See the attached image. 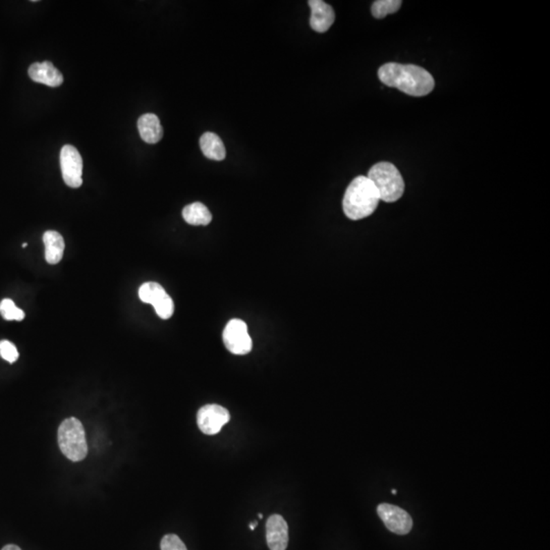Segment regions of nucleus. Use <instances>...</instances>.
<instances>
[{"instance_id":"f257e3e1","label":"nucleus","mask_w":550,"mask_h":550,"mask_svg":"<svg viewBox=\"0 0 550 550\" xmlns=\"http://www.w3.org/2000/svg\"><path fill=\"white\" fill-rule=\"evenodd\" d=\"M378 77L383 84L415 97L428 95L435 86L430 72L415 64H383L378 70Z\"/></svg>"},{"instance_id":"f03ea898","label":"nucleus","mask_w":550,"mask_h":550,"mask_svg":"<svg viewBox=\"0 0 550 550\" xmlns=\"http://www.w3.org/2000/svg\"><path fill=\"white\" fill-rule=\"evenodd\" d=\"M380 201V194L373 183L365 175H359L344 193L342 209L346 217L360 220L373 214Z\"/></svg>"},{"instance_id":"7ed1b4c3","label":"nucleus","mask_w":550,"mask_h":550,"mask_svg":"<svg viewBox=\"0 0 550 550\" xmlns=\"http://www.w3.org/2000/svg\"><path fill=\"white\" fill-rule=\"evenodd\" d=\"M368 179L380 194V201L393 203L400 200L404 192V181L401 173L391 162H380L370 168Z\"/></svg>"},{"instance_id":"20e7f679","label":"nucleus","mask_w":550,"mask_h":550,"mask_svg":"<svg viewBox=\"0 0 550 550\" xmlns=\"http://www.w3.org/2000/svg\"><path fill=\"white\" fill-rule=\"evenodd\" d=\"M59 449L61 453L72 462H81L88 453V444L86 440L84 426L77 418H68L59 425Z\"/></svg>"},{"instance_id":"39448f33","label":"nucleus","mask_w":550,"mask_h":550,"mask_svg":"<svg viewBox=\"0 0 550 550\" xmlns=\"http://www.w3.org/2000/svg\"><path fill=\"white\" fill-rule=\"evenodd\" d=\"M139 297L143 303L151 304L161 319H170L175 312V304L164 286L157 282H145L139 288Z\"/></svg>"},{"instance_id":"423d86ee","label":"nucleus","mask_w":550,"mask_h":550,"mask_svg":"<svg viewBox=\"0 0 550 550\" xmlns=\"http://www.w3.org/2000/svg\"><path fill=\"white\" fill-rule=\"evenodd\" d=\"M224 346L235 355H247L252 351L253 342L248 333V326L241 319H233L226 324L224 335Z\"/></svg>"},{"instance_id":"0eeeda50","label":"nucleus","mask_w":550,"mask_h":550,"mask_svg":"<svg viewBox=\"0 0 550 550\" xmlns=\"http://www.w3.org/2000/svg\"><path fill=\"white\" fill-rule=\"evenodd\" d=\"M230 420V412L219 404H205L197 414L199 429L207 435L219 433L222 428Z\"/></svg>"},{"instance_id":"6e6552de","label":"nucleus","mask_w":550,"mask_h":550,"mask_svg":"<svg viewBox=\"0 0 550 550\" xmlns=\"http://www.w3.org/2000/svg\"><path fill=\"white\" fill-rule=\"evenodd\" d=\"M61 168L64 183L70 188H80L83 184V159L80 152L72 145L61 151Z\"/></svg>"},{"instance_id":"1a4fd4ad","label":"nucleus","mask_w":550,"mask_h":550,"mask_svg":"<svg viewBox=\"0 0 550 550\" xmlns=\"http://www.w3.org/2000/svg\"><path fill=\"white\" fill-rule=\"evenodd\" d=\"M377 513L387 529L399 535L410 533L413 528V520L404 509L389 504H380Z\"/></svg>"},{"instance_id":"9d476101","label":"nucleus","mask_w":550,"mask_h":550,"mask_svg":"<svg viewBox=\"0 0 550 550\" xmlns=\"http://www.w3.org/2000/svg\"><path fill=\"white\" fill-rule=\"evenodd\" d=\"M266 541L271 550H286L288 544V526L280 515H273L266 522Z\"/></svg>"},{"instance_id":"9b49d317","label":"nucleus","mask_w":550,"mask_h":550,"mask_svg":"<svg viewBox=\"0 0 550 550\" xmlns=\"http://www.w3.org/2000/svg\"><path fill=\"white\" fill-rule=\"evenodd\" d=\"M308 3L311 8L310 26L312 29L318 33L328 31L335 20L333 8L322 0H310Z\"/></svg>"},{"instance_id":"f8f14e48","label":"nucleus","mask_w":550,"mask_h":550,"mask_svg":"<svg viewBox=\"0 0 550 550\" xmlns=\"http://www.w3.org/2000/svg\"><path fill=\"white\" fill-rule=\"evenodd\" d=\"M28 74L34 82L48 87H59L63 83V75L50 61L32 64L28 70Z\"/></svg>"},{"instance_id":"ddd939ff","label":"nucleus","mask_w":550,"mask_h":550,"mask_svg":"<svg viewBox=\"0 0 550 550\" xmlns=\"http://www.w3.org/2000/svg\"><path fill=\"white\" fill-rule=\"evenodd\" d=\"M138 130L142 140L148 144H156L164 137V128L154 113H146L139 119Z\"/></svg>"},{"instance_id":"4468645a","label":"nucleus","mask_w":550,"mask_h":550,"mask_svg":"<svg viewBox=\"0 0 550 550\" xmlns=\"http://www.w3.org/2000/svg\"><path fill=\"white\" fill-rule=\"evenodd\" d=\"M43 243L45 246V259L47 263L55 265L61 262L66 247L63 235L55 230H48L43 235Z\"/></svg>"},{"instance_id":"2eb2a0df","label":"nucleus","mask_w":550,"mask_h":550,"mask_svg":"<svg viewBox=\"0 0 550 550\" xmlns=\"http://www.w3.org/2000/svg\"><path fill=\"white\" fill-rule=\"evenodd\" d=\"M200 148L208 159L222 161L226 158V151L220 137L214 132H205L200 138Z\"/></svg>"},{"instance_id":"dca6fc26","label":"nucleus","mask_w":550,"mask_h":550,"mask_svg":"<svg viewBox=\"0 0 550 550\" xmlns=\"http://www.w3.org/2000/svg\"><path fill=\"white\" fill-rule=\"evenodd\" d=\"M183 217L190 226H208L212 214L203 203L195 202L184 208Z\"/></svg>"},{"instance_id":"f3484780","label":"nucleus","mask_w":550,"mask_h":550,"mask_svg":"<svg viewBox=\"0 0 550 550\" xmlns=\"http://www.w3.org/2000/svg\"><path fill=\"white\" fill-rule=\"evenodd\" d=\"M402 3L401 0H377L372 4V16L380 20L387 14L397 12L401 8Z\"/></svg>"},{"instance_id":"a211bd4d","label":"nucleus","mask_w":550,"mask_h":550,"mask_svg":"<svg viewBox=\"0 0 550 550\" xmlns=\"http://www.w3.org/2000/svg\"><path fill=\"white\" fill-rule=\"evenodd\" d=\"M0 314L8 321H21L25 318V312L17 307L10 299H3L0 302Z\"/></svg>"},{"instance_id":"6ab92c4d","label":"nucleus","mask_w":550,"mask_h":550,"mask_svg":"<svg viewBox=\"0 0 550 550\" xmlns=\"http://www.w3.org/2000/svg\"><path fill=\"white\" fill-rule=\"evenodd\" d=\"M19 352L16 346L8 340H3L0 342V357L8 363H14L19 359Z\"/></svg>"},{"instance_id":"aec40b11","label":"nucleus","mask_w":550,"mask_h":550,"mask_svg":"<svg viewBox=\"0 0 550 550\" xmlns=\"http://www.w3.org/2000/svg\"><path fill=\"white\" fill-rule=\"evenodd\" d=\"M161 550H188L185 543L181 540L177 535L168 534L162 538L160 542Z\"/></svg>"},{"instance_id":"412c9836","label":"nucleus","mask_w":550,"mask_h":550,"mask_svg":"<svg viewBox=\"0 0 550 550\" xmlns=\"http://www.w3.org/2000/svg\"><path fill=\"white\" fill-rule=\"evenodd\" d=\"M1 550H21V549H20V547H18V545L8 544L6 545V547H4L3 549H2Z\"/></svg>"},{"instance_id":"4be33fe9","label":"nucleus","mask_w":550,"mask_h":550,"mask_svg":"<svg viewBox=\"0 0 550 550\" xmlns=\"http://www.w3.org/2000/svg\"><path fill=\"white\" fill-rule=\"evenodd\" d=\"M257 525H258V522L257 521H254L253 523H250V530L254 531Z\"/></svg>"},{"instance_id":"5701e85b","label":"nucleus","mask_w":550,"mask_h":550,"mask_svg":"<svg viewBox=\"0 0 550 550\" xmlns=\"http://www.w3.org/2000/svg\"><path fill=\"white\" fill-rule=\"evenodd\" d=\"M258 517L260 518V519H262L263 518L262 513H259Z\"/></svg>"},{"instance_id":"b1692460","label":"nucleus","mask_w":550,"mask_h":550,"mask_svg":"<svg viewBox=\"0 0 550 550\" xmlns=\"http://www.w3.org/2000/svg\"><path fill=\"white\" fill-rule=\"evenodd\" d=\"M27 246H28V244H27V243H23V248H26V247H27Z\"/></svg>"},{"instance_id":"393cba45","label":"nucleus","mask_w":550,"mask_h":550,"mask_svg":"<svg viewBox=\"0 0 550 550\" xmlns=\"http://www.w3.org/2000/svg\"><path fill=\"white\" fill-rule=\"evenodd\" d=\"M393 494H395V493H397V490H395V489H393Z\"/></svg>"}]
</instances>
